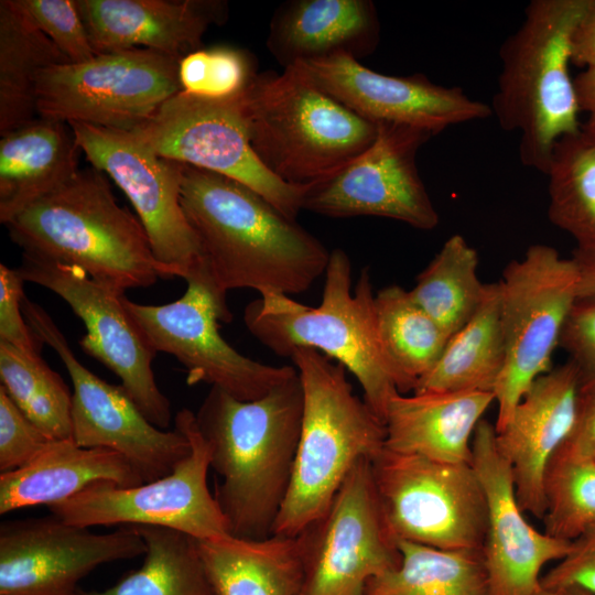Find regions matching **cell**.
<instances>
[{
  "label": "cell",
  "mask_w": 595,
  "mask_h": 595,
  "mask_svg": "<svg viewBox=\"0 0 595 595\" xmlns=\"http://www.w3.org/2000/svg\"><path fill=\"white\" fill-rule=\"evenodd\" d=\"M181 205L224 300L232 289L301 293L326 271L324 244L232 178L183 164Z\"/></svg>",
  "instance_id": "6da1fadb"
},
{
  "label": "cell",
  "mask_w": 595,
  "mask_h": 595,
  "mask_svg": "<svg viewBox=\"0 0 595 595\" xmlns=\"http://www.w3.org/2000/svg\"><path fill=\"white\" fill-rule=\"evenodd\" d=\"M302 407L296 374L251 401L212 387L195 413L218 476L214 496L231 536H272L291 482Z\"/></svg>",
  "instance_id": "7a4b0ae2"
},
{
  "label": "cell",
  "mask_w": 595,
  "mask_h": 595,
  "mask_svg": "<svg viewBox=\"0 0 595 595\" xmlns=\"http://www.w3.org/2000/svg\"><path fill=\"white\" fill-rule=\"evenodd\" d=\"M6 226L22 256L78 267L117 291L163 279L140 219L117 203L95 167L78 170Z\"/></svg>",
  "instance_id": "3957f363"
},
{
  "label": "cell",
  "mask_w": 595,
  "mask_h": 595,
  "mask_svg": "<svg viewBox=\"0 0 595 595\" xmlns=\"http://www.w3.org/2000/svg\"><path fill=\"white\" fill-rule=\"evenodd\" d=\"M260 295L244 311L249 332L280 356L290 357L298 348H311L336 360L356 377L365 402L385 423L388 403L400 391L380 343L369 270L363 269L351 292L349 257L344 250L334 249L317 306L280 292Z\"/></svg>",
  "instance_id": "277c9868"
},
{
  "label": "cell",
  "mask_w": 595,
  "mask_h": 595,
  "mask_svg": "<svg viewBox=\"0 0 595 595\" xmlns=\"http://www.w3.org/2000/svg\"><path fill=\"white\" fill-rule=\"evenodd\" d=\"M303 392L299 443L290 486L272 534L298 537L331 506L361 458L385 448L386 425L359 399L346 368L311 348L290 356Z\"/></svg>",
  "instance_id": "5b68a950"
},
{
  "label": "cell",
  "mask_w": 595,
  "mask_h": 595,
  "mask_svg": "<svg viewBox=\"0 0 595 595\" xmlns=\"http://www.w3.org/2000/svg\"><path fill=\"white\" fill-rule=\"evenodd\" d=\"M588 0H533L499 50L491 101L500 128L520 136L519 158L547 173L554 144L581 129L571 78V41Z\"/></svg>",
  "instance_id": "8992f818"
},
{
  "label": "cell",
  "mask_w": 595,
  "mask_h": 595,
  "mask_svg": "<svg viewBox=\"0 0 595 595\" xmlns=\"http://www.w3.org/2000/svg\"><path fill=\"white\" fill-rule=\"evenodd\" d=\"M240 105L253 152L292 185L326 181L361 154L378 131L294 67L258 73Z\"/></svg>",
  "instance_id": "52a82bcc"
},
{
  "label": "cell",
  "mask_w": 595,
  "mask_h": 595,
  "mask_svg": "<svg viewBox=\"0 0 595 595\" xmlns=\"http://www.w3.org/2000/svg\"><path fill=\"white\" fill-rule=\"evenodd\" d=\"M505 364L494 390L496 432L532 383L552 367L566 318L577 300L578 270L548 245H531L505 267L498 281Z\"/></svg>",
  "instance_id": "ba28073f"
},
{
  "label": "cell",
  "mask_w": 595,
  "mask_h": 595,
  "mask_svg": "<svg viewBox=\"0 0 595 595\" xmlns=\"http://www.w3.org/2000/svg\"><path fill=\"white\" fill-rule=\"evenodd\" d=\"M386 527L396 541L483 551L487 502L472 464L387 450L371 461Z\"/></svg>",
  "instance_id": "9c48e42d"
},
{
  "label": "cell",
  "mask_w": 595,
  "mask_h": 595,
  "mask_svg": "<svg viewBox=\"0 0 595 595\" xmlns=\"http://www.w3.org/2000/svg\"><path fill=\"white\" fill-rule=\"evenodd\" d=\"M178 63L132 48L48 66L35 78L37 117L130 132L181 91Z\"/></svg>",
  "instance_id": "30bf717a"
},
{
  "label": "cell",
  "mask_w": 595,
  "mask_h": 595,
  "mask_svg": "<svg viewBox=\"0 0 595 595\" xmlns=\"http://www.w3.org/2000/svg\"><path fill=\"white\" fill-rule=\"evenodd\" d=\"M174 426L188 439L191 451L164 477L136 486L99 480L61 502L48 506L66 523L96 526H158L185 532L196 539L230 534L229 526L207 474L210 453L201 434L195 413L180 410Z\"/></svg>",
  "instance_id": "8fae6325"
},
{
  "label": "cell",
  "mask_w": 595,
  "mask_h": 595,
  "mask_svg": "<svg viewBox=\"0 0 595 595\" xmlns=\"http://www.w3.org/2000/svg\"><path fill=\"white\" fill-rule=\"evenodd\" d=\"M240 95L207 99L181 90L130 133L161 158L250 187L295 220L313 185L288 184L261 163L250 144Z\"/></svg>",
  "instance_id": "7c38bea8"
},
{
  "label": "cell",
  "mask_w": 595,
  "mask_h": 595,
  "mask_svg": "<svg viewBox=\"0 0 595 595\" xmlns=\"http://www.w3.org/2000/svg\"><path fill=\"white\" fill-rule=\"evenodd\" d=\"M68 125L91 165L130 201L163 279L205 280L201 245L181 205L183 164L156 155L130 132Z\"/></svg>",
  "instance_id": "4fadbf2b"
},
{
  "label": "cell",
  "mask_w": 595,
  "mask_h": 595,
  "mask_svg": "<svg viewBox=\"0 0 595 595\" xmlns=\"http://www.w3.org/2000/svg\"><path fill=\"white\" fill-rule=\"evenodd\" d=\"M23 315L34 335L61 358L73 383V441L122 455L143 483L171 474L191 451L186 435L174 426L162 430L140 411L122 385L100 379L74 355L66 337L48 313L26 296Z\"/></svg>",
  "instance_id": "5bb4252c"
},
{
  "label": "cell",
  "mask_w": 595,
  "mask_h": 595,
  "mask_svg": "<svg viewBox=\"0 0 595 595\" xmlns=\"http://www.w3.org/2000/svg\"><path fill=\"white\" fill-rule=\"evenodd\" d=\"M178 300L145 305L125 296V305L153 349L174 356L190 386L205 382L241 401L262 398L298 374L292 366H271L246 357L220 335L218 322H230L227 302L207 283L190 280Z\"/></svg>",
  "instance_id": "9a60e30c"
},
{
  "label": "cell",
  "mask_w": 595,
  "mask_h": 595,
  "mask_svg": "<svg viewBox=\"0 0 595 595\" xmlns=\"http://www.w3.org/2000/svg\"><path fill=\"white\" fill-rule=\"evenodd\" d=\"M298 538L304 558L299 595H363L372 578L399 564L400 552L383 520L370 459L354 465L327 511Z\"/></svg>",
  "instance_id": "2e32d148"
},
{
  "label": "cell",
  "mask_w": 595,
  "mask_h": 595,
  "mask_svg": "<svg viewBox=\"0 0 595 595\" xmlns=\"http://www.w3.org/2000/svg\"><path fill=\"white\" fill-rule=\"evenodd\" d=\"M24 282L39 284L62 298L83 321L84 353L116 374L140 411L155 426L171 422V403L159 389L152 369L156 351L125 305V292L91 279L75 266L22 256L15 268Z\"/></svg>",
  "instance_id": "e0dca14e"
},
{
  "label": "cell",
  "mask_w": 595,
  "mask_h": 595,
  "mask_svg": "<svg viewBox=\"0 0 595 595\" xmlns=\"http://www.w3.org/2000/svg\"><path fill=\"white\" fill-rule=\"evenodd\" d=\"M374 142L350 163L307 192L303 209L334 217L375 216L431 230L440 216L416 167L419 149L434 134L377 125Z\"/></svg>",
  "instance_id": "ac0fdd59"
},
{
  "label": "cell",
  "mask_w": 595,
  "mask_h": 595,
  "mask_svg": "<svg viewBox=\"0 0 595 595\" xmlns=\"http://www.w3.org/2000/svg\"><path fill=\"white\" fill-rule=\"evenodd\" d=\"M134 526L109 533L48 517L0 524V595H79V581L96 567L144 554Z\"/></svg>",
  "instance_id": "d6986e66"
},
{
  "label": "cell",
  "mask_w": 595,
  "mask_h": 595,
  "mask_svg": "<svg viewBox=\"0 0 595 595\" xmlns=\"http://www.w3.org/2000/svg\"><path fill=\"white\" fill-rule=\"evenodd\" d=\"M289 67L374 125L408 126L435 136L451 126L493 115L489 105L468 97L459 87L435 84L423 74L374 72L345 53Z\"/></svg>",
  "instance_id": "ffe728a7"
},
{
  "label": "cell",
  "mask_w": 595,
  "mask_h": 595,
  "mask_svg": "<svg viewBox=\"0 0 595 595\" xmlns=\"http://www.w3.org/2000/svg\"><path fill=\"white\" fill-rule=\"evenodd\" d=\"M487 502L484 564L491 595H534L545 564L570 554L574 542L532 527L516 495L512 470L499 453L496 430L483 419L473 436L472 462Z\"/></svg>",
  "instance_id": "44dd1931"
},
{
  "label": "cell",
  "mask_w": 595,
  "mask_h": 595,
  "mask_svg": "<svg viewBox=\"0 0 595 595\" xmlns=\"http://www.w3.org/2000/svg\"><path fill=\"white\" fill-rule=\"evenodd\" d=\"M578 394V374L567 360L540 376L507 425L496 432L497 448L511 467L521 509L541 520L544 475L573 428Z\"/></svg>",
  "instance_id": "7402d4cb"
},
{
  "label": "cell",
  "mask_w": 595,
  "mask_h": 595,
  "mask_svg": "<svg viewBox=\"0 0 595 595\" xmlns=\"http://www.w3.org/2000/svg\"><path fill=\"white\" fill-rule=\"evenodd\" d=\"M96 54L142 46L181 60L202 48L212 25L224 24L223 0H76Z\"/></svg>",
  "instance_id": "603a6c76"
},
{
  "label": "cell",
  "mask_w": 595,
  "mask_h": 595,
  "mask_svg": "<svg viewBox=\"0 0 595 595\" xmlns=\"http://www.w3.org/2000/svg\"><path fill=\"white\" fill-rule=\"evenodd\" d=\"M379 39L370 0H290L271 19L267 47L286 68L339 53L359 61L376 51Z\"/></svg>",
  "instance_id": "cb8c5ba5"
},
{
  "label": "cell",
  "mask_w": 595,
  "mask_h": 595,
  "mask_svg": "<svg viewBox=\"0 0 595 595\" xmlns=\"http://www.w3.org/2000/svg\"><path fill=\"white\" fill-rule=\"evenodd\" d=\"M494 393L485 391H422L394 394L385 425L389 451L429 459L470 464L472 441Z\"/></svg>",
  "instance_id": "d4e9b609"
},
{
  "label": "cell",
  "mask_w": 595,
  "mask_h": 595,
  "mask_svg": "<svg viewBox=\"0 0 595 595\" xmlns=\"http://www.w3.org/2000/svg\"><path fill=\"white\" fill-rule=\"evenodd\" d=\"M108 480L120 486L143 483L119 453L83 447L73 440L50 441L25 466L0 475V513L66 500L87 486Z\"/></svg>",
  "instance_id": "484cf974"
},
{
  "label": "cell",
  "mask_w": 595,
  "mask_h": 595,
  "mask_svg": "<svg viewBox=\"0 0 595 595\" xmlns=\"http://www.w3.org/2000/svg\"><path fill=\"white\" fill-rule=\"evenodd\" d=\"M80 151L72 128L62 121L37 117L2 134L1 224L73 177Z\"/></svg>",
  "instance_id": "4316f807"
},
{
  "label": "cell",
  "mask_w": 595,
  "mask_h": 595,
  "mask_svg": "<svg viewBox=\"0 0 595 595\" xmlns=\"http://www.w3.org/2000/svg\"><path fill=\"white\" fill-rule=\"evenodd\" d=\"M216 595H299L304 577L298 537L197 539Z\"/></svg>",
  "instance_id": "83f0119b"
},
{
  "label": "cell",
  "mask_w": 595,
  "mask_h": 595,
  "mask_svg": "<svg viewBox=\"0 0 595 595\" xmlns=\"http://www.w3.org/2000/svg\"><path fill=\"white\" fill-rule=\"evenodd\" d=\"M505 364L498 282L487 283L473 316L447 340L434 367L412 392L485 391L494 393Z\"/></svg>",
  "instance_id": "f1b7e54d"
},
{
  "label": "cell",
  "mask_w": 595,
  "mask_h": 595,
  "mask_svg": "<svg viewBox=\"0 0 595 595\" xmlns=\"http://www.w3.org/2000/svg\"><path fill=\"white\" fill-rule=\"evenodd\" d=\"M69 63L17 0L0 1V136L35 119V78Z\"/></svg>",
  "instance_id": "f546056e"
},
{
  "label": "cell",
  "mask_w": 595,
  "mask_h": 595,
  "mask_svg": "<svg viewBox=\"0 0 595 595\" xmlns=\"http://www.w3.org/2000/svg\"><path fill=\"white\" fill-rule=\"evenodd\" d=\"M378 334L400 393L413 391L436 364L450 336L412 299L389 285L375 295Z\"/></svg>",
  "instance_id": "4dcf8cb0"
},
{
  "label": "cell",
  "mask_w": 595,
  "mask_h": 595,
  "mask_svg": "<svg viewBox=\"0 0 595 595\" xmlns=\"http://www.w3.org/2000/svg\"><path fill=\"white\" fill-rule=\"evenodd\" d=\"M399 564L363 595H491L480 550H442L397 541Z\"/></svg>",
  "instance_id": "1f68e13d"
},
{
  "label": "cell",
  "mask_w": 595,
  "mask_h": 595,
  "mask_svg": "<svg viewBox=\"0 0 595 595\" xmlns=\"http://www.w3.org/2000/svg\"><path fill=\"white\" fill-rule=\"evenodd\" d=\"M134 527L147 545L143 564L106 589L79 595H216L196 538L165 527Z\"/></svg>",
  "instance_id": "d6a6232c"
},
{
  "label": "cell",
  "mask_w": 595,
  "mask_h": 595,
  "mask_svg": "<svg viewBox=\"0 0 595 595\" xmlns=\"http://www.w3.org/2000/svg\"><path fill=\"white\" fill-rule=\"evenodd\" d=\"M545 174L550 221L569 234L576 248L595 250V133L581 126L561 138Z\"/></svg>",
  "instance_id": "836d02e7"
},
{
  "label": "cell",
  "mask_w": 595,
  "mask_h": 595,
  "mask_svg": "<svg viewBox=\"0 0 595 595\" xmlns=\"http://www.w3.org/2000/svg\"><path fill=\"white\" fill-rule=\"evenodd\" d=\"M479 258L459 234L451 236L418 275L412 299L451 337L473 316L486 284L478 277Z\"/></svg>",
  "instance_id": "e575fe53"
},
{
  "label": "cell",
  "mask_w": 595,
  "mask_h": 595,
  "mask_svg": "<svg viewBox=\"0 0 595 595\" xmlns=\"http://www.w3.org/2000/svg\"><path fill=\"white\" fill-rule=\"evenodd\" d=\"M0 379L9 398L46 437L73 440V394L41 354L0 342Z\"/></svg>",
  "instance_id": "d590c367"
},
{
  "label": "cell",
  "mask_w": 595,
  "mask_h": 595,
  "mask_svg": "<svg viewBox=\"0 0 595 595\" xmlns=\"http://www.w3.org/2000/svg\"><path fill=\"white\" fill-rule=\"evenodd\" d=\"M544 532L576 542L595 527V462L560 446L544 482Z\"/></svg>",
  "instance_id": "8d00e7d4"
},
{
  "label": "cell",
  "mask_w": 595,
  "mask_h": 595,
  "mask_svg": "<svg viewBox=\"0 0 595 595\" xmlns=\"http://www.w3.org/2000/svg\"><path fill=\"white\" fill-rule=\"evenodd\" d=\"M257 74L255 58L249 52L227 45L202 47L178 63L181 90L207 99L240 95Z\"/></svg>",
  "instance_id": "74e56055"
},
{
  "label": "cell",
  "mask_w": 595,
  "mask_h": 595,
  "mask_svg": "<svg viewBox=\"0 0 595 595\" xmlns=\"http://www.w3.org/2000/svg\"><path fill=\"white\" fill-rule=\"evenodd\" d=\"M17 2L69 63L86 62L96 55L76 0H17Z\"/></svg>",
  "instance_id": "f35d334b"
},
{
  "label": "cell",
  "mask_w": 595,
  "mask_h": 595,
  "mask_svg": "<svg viewBox=\"0 0 595 595\" xmlns=\"http://www.w3.org/2000/svg\"><path fill=\"white\" fill-rule=\"evenodd\" d=\"M51 440L13 403L0 386V470L9 473L30 463Z\"/></svg>",
  "instance_id": "ab89813d"
},
{
  "label": "cell",
  "mask_w": 595,
  "mask_h": 595,
  "mask_svg": "<svg viewBox=\"0 0 595 595\" xmlns=\"http://www.w3.org/2000/svg\"><path fill=\"white\" fill-rule=\"evenodd\" d=\"M559 347L577 370L580 390H595V298L576 300L563 326Z\"/></svg>",
  "instance_id": "60d3db41"
},
{
  "label": "cell",
  "mask_w": 595,
  "mask_h": 595,
  "mask_svg": "<svg viewBox=\"0 0 595 595\" xmlns=\"http://www.w3.org/2000/svg\"><path fill=\"white\" fill-rule=\"evenodd\" d=\"M23 283L17 269L0 264V342L28 354H41L44 344L34 335L23 315Z\"/></svg>",
  "instance_id": "b9f144b4"
},
{
  "label": "cell",
  "mask_w": 595,
  "mask_h": 595,
  "mask_svg": "<svg viewBox=\"0 0 595 595\" xmlns=\"http://www.w3.org/2000/svg\"><path fill=\"white\" fill-rule=\"evenodd\" d=\"M541 587L576 588L595 594V541L574 542L573 551L542 575Z\"/></svg>",
  "instance_id": "7bdbcfd3"
},
{
  "label": "cell",
  "mask_w": 595,
  "mask_h": 595,
  "mask_svg": "<svg viewBox=\"0 0 595 595\" xmlns=\"http://www.w3.org/2000/svg\"><path fill=\"white\" fill-rule=\"evenodd\" d=\"M561 446L595 462V390H580L575 421Z\"/></svg>",
  "instance_id": "ee69618b"
},
{
  "label": "cell",
  "mask_w": 595,
  "mask_h": 595,
  "mask_svg": "<svg viewBox=\"0 0 595 595\" xmlns=\"http://www.w3.org/2000/svg\"><path fill=\"white\" fill-rule=\"evenodd\" d=\"M571 63L580 67L595 64V0H588L571 41Z\"/></svg>",
  "instance_id": "f6af8a7d"
},
{
  "label": "cell",
  "mask_w": 595,
  "mask_h": 595,
  "mask_svg": "<svg viewBox=\"0 0 595 595\" xmlns=\"http://www.w3.org/2000/svg\"><path fill=\"white\" fill-rule=\"evenodd\" d=\"M573 83L578 109L587 115V121L582 128L595 133V64L585 67Z\"/></svg>",
  "instance_id": "bcb514c9"
},
{
  "label": "cell",
  "mask_w": 595,
  "mask_h": 595,
  "mask_svg": "<svg viewBox=\"0 0 595 595\" xmlns=\"http://www.w3.org/2000/svg\"><path fill=\"white\" fill-rule=\"evenodd\" d=\"M572 258L578 270L577 299L595 298V250L576 248Z\"/></svg>",
  "instance_id": "7dc6e473"
},
{
  "label": "cell",
  "mask_w": 595,
  "mask_h": 595,
  "mask_svg": "<svg viewBox=\"0 0 595 595\" xmlns=\"http://www.w3.org/2000/svg\"><path fill=\"white\" fill-rule=\"evenodd\" d=\"M534 595H595V594L585 592L582 589H576V588L545 589L541 587L540 591L536 593Z\"/></svg>",
  "instance_id": "c3c4849f"
},
{
  "label": "cell",
  "mask_w": 595,
  "mask_h": 595,
  "mask_svg": "<svg viewBox=\"0 0 595 595\" xmlns=\"http://www.w3.org/2000/svg\"><path fill=\"white\" fill-rule=\"evenodd\" d=\"M577 541L594 542L595 541V527L582 539Z\"/></svg>",
  "instance_id": "681fc988"
}]
</instances>
